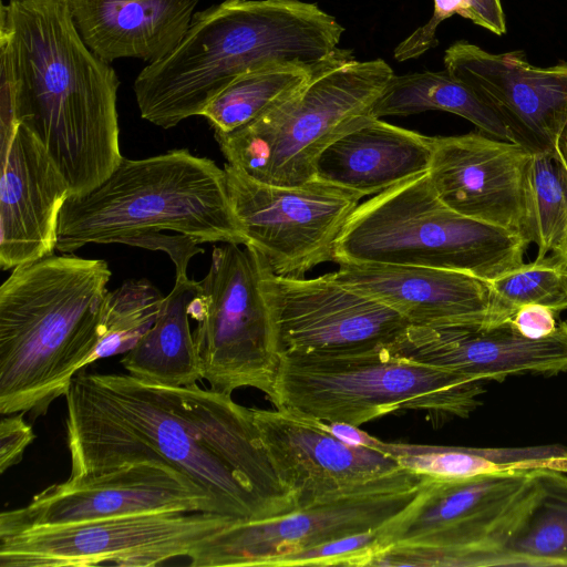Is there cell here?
I'll use <instances>...</instances> for the list:
<instances>
[{
	"label": "cell",
	"mask_w": 567,
	"mask_h": 567,
	"mask_svg": "<svg viewBox=\"0 0 567 567\" xmlns=\"http://www.w3.org/2000/svg\"><path fill=\"white\" fill-rule=\"evenodd\" d=\"M468 3V16L473 23L496 35L506 32L505 14L501 0H466Z\"/></svg>",
	"instance_id": "8d00e7d4"
},
{
	"label": "cell",
	"mask_w": 567,
	"mask_h": 567,
	"mask_svg": "<svg viewBox=\"0 0 567 567\" xmlns=\"http://www.w3.org/2000/svg\"><path fill=\"white\" fill-rule=\"evenodd\" d=\"M565 322L567 323V320Z\"/></svg>",
	"instance_id": "60d3db41"
},
{
	"label": "cell",
	"mask_w": 567,
	"mask_h": 567,
	"mask_svg": "<svg viewBox=\"0 0 567 567\" xmlns=\"http://www.w3.org/2000/svg\"><path fill=\"white\" fill-rule=\"evenodd\" d=\"M556 152L558 153L564 166L567 169V123L558 136L556 143Z\"/></svg>",
	"instance_id": "f35d334b"
},
{
	"label": "cell",
	"mask_w": 567,
	"mask_h": 567,
	"mask_svg": "<svg viewBox=\"0 0 567 567\" xmlns=\"http://www.w3.org/2000/svg\"><path fill=\"white\" fill-rule=\"evenodd\" d=\"M532 472L430 476L415 501L380 528L382 548L368 566L462 567L499 533L529 488Z\"/></svg>",
	"instance_id": "30bf717a"
},
{
	"label": "cell",
	"mask_w": 567,
	"mask_h": 567,
	"mask_svg": "<svg viewBox=\"0 0 567 567\" xmlns=\"http://www.w3.org/2000/svg\"><path fill=\"white\" fill-rule=\"evenodd\" d=\"M0 267L53 254L70 187L39 140L22 124L0 132Z\"/></svg>",
	"instance_id": "ffe728a7"
},
{
	"label": "cell",
	"mask_w": 567,
	"mask_h": 567,
	"mask_svg": "<svg viewBox=\"0 0 567 567\" xmlns=\"http://www.w3.org/2000/svg\"><path fill=\"white\" fill-rule=\"evenodd\" d=\"M199 0H69L74 25L101 60L153 63L184 38Z\"/></svg>",
	"instance_id": "603a6c76"
},
{
	"label": "cell",
	"mask_w": 567,
	"mask_h": 567,
	"mask_svg": "<svg viewBox=\"0 0 567 567\" xmlns=\"http://www.w3.org/2000/svg\"><path fill=\"white\" fill-rule=\"evenodd\" d=\"M567 566V475L540 468L499 533L463 567Z\"/></svg>",
	"instance_id": "cb8c5ba5"
},
{
	"label": "cell",
	"mask_w": 567,
	"mask_h": 567,
	"mask_svg": "<svg viewBox=\"0 0 567 567\" xmlns=\"http://www.w3.org/2000/svg\"><path fill=\"white\" fill-rule=\"evenodd\" d=\"M385 349L484 382L526 373L553 375L567 372V323L540 339L523 336L511 320L410 324Z\"/></svg>",
	"instance_id": "e0dca14e"
},
{
	"label": "cell",
	"mask_w": 567,
	"mask_h": 567,
	"mask_svg": "<svg viewBox=\"0 0 567 567\" xmlns=\"http://www.w3.org/2000/svg\"><path fill=\"white\" fill-rule=\"evenodd\" d=\"M458 14L465 19L468 16V3L466 0H434L432 18L422 27L417 28L411 35L403 40L394 50L396 61L415 59L437 44L435 32L440 23Z\"/></svg>",
	"instance_id": "d6a6232c"
},
{
	"label": "cell",
	"mask_w": 567,
	"mask_h": 567,
	"mask_svg": "<svg viewBox=\"0 0 567 567\" xmlns=\"http://www.w3.org/2000/svg\"><path fill=\"white\" fill-rule=\"evenodd\" d=\"M429 478L400 468L282 516L234 522L203 540L189 565L269 566L280 556L378 529L401 515Z\"/></svg>",
	"instance_id": "8fae6325"
},
{
	"label": "cell",
	"mask_w": 567,
	"mask_h": 567,
	"mask_svg": "<svg viewBox=\"0 0 567 567\" xmlns=\"http://www.w3.org/2000/svg\"><path fill=\"white\" fill-rule=\"evenodd\" d=\"M0 74V125L25 126L71 195L92 190L122 162L120 80L82 41L69 0L1 3Z\"/></svg>",
	"instance_id": "7a4b0ae2"
},
{
	"label": "cell",
	"mask_w": 567,
	"mask_h": 567,
	"mask_svg": "<svg viewBox=\"0 0 567 567\" xmlns=\"http://www.w3.org/2000/svg\"><path fill=\"white\" fill-rule=\"evenodd\" d=\"M394 75L382 59L357 61L346 50L313 71L286 101L228 133L214 132L227 163L248 176L292 187L315 179L320 154L371 115Z\"/></svg>",
	"instance_id": "ba28073f"
},
{
	"label": "cell",
	"mask_w": 567,
	"mask_h": 567,
	"mask_svg": "<svg viewBox=\"0 0 567 567\" xmlns=\"http://www.w3.org/2000/svg\"><path fill=\"white\" fill-rule=\"evenodd\" d=\"M551 252L567 266V226Z\"/></svg>",
	"instance_id": "ab89813d"
},
{
	"label": "cell",
	"mask_w": 567,
	"mask_h": 567,
	"mask_svg": "<svg viewBox=\"0 0 567 567\" xmlns=\"http://www.w3.org/2000/svg\"><path fill=\"white\" fill-rule=\"evenodd\" d=\"M226 186L245 236L279 276L301 278L334 261L337 241L362 196L312 179L292 187L259 182L226 163Z\"/></svg>",
	"instance_id": "4fadbf2b"
},
{
	"label": "cell",
	"mask_w": 567,
	"mask_h": 567,
	"mask_svg": "<svg viewBox=\"0 0 567 567\" xmlns=\"http://www.w3.org/2000/svg\"><path fill=\"white\" fill-rule=\"evenodd\" d=\"M343 32L334 17L302 0H225L196 11L177 47L135 78L141 117L172 128L246 73L317 69L346 51L338 48Z\"/></svg>",
	"instance_id": "3957f363"
},
{
	"label": "cell",
	"mask_w": 567,
	"mask_h": 567,
	"mask_svg": "<svg viewBox=\"0 0 567 567\" xmlns=\"http://www.w3.org/2000/svg\"><path fill=\"white\" fill-rule=\"evenodd\" d=\"M122 244L165 251L175 265L176 277L187 276L189 260L195 255L204 252V249L198 246L200 243L197 239L178 233L176 235H167L163 231H152L126 238Z\"/></svg>",
	"instance_id": "836d02e7"
},
{
	"label": "cell",
	"mask_w": 567,
	"mask_h": 567,
	"mask_svg": "<svg viewBox=\"0 0 567 567\" xmlns=\"http://www.w3.org/2000/svg\"><path fill=\"white\" fill-rule=\"evenodd\" d=\"M338 265L330 278L389 306L411 326L502 321L489 282L470 274L380 262Z\"/></svg>",
	"instance_id": "44dd1931"
},
{
	"label": "cell",
	"mask_w": 567,
	"mask_h": 567,
	"mask_svg": "<svg viewBox=\"0 0 567 567\" xmlns=\"http://www.w3.org/2000/svg\"><path fill=\"white\" fill-rule=\"evenodd\" d=\"M567 226V169L556 148L533 154L525 178V238L543 259L559 241Z\"/></svg>",
	"instance_id": "f546056e"
},
{
	"label": "cell",
	"mask_w": 567,
	"mask_h": 567,
	"mask_svg": "<svg viewBox=\"0 0 567 567\" xmlns=\"http://www.w3.org/2000/svg\"><path fill=\"white\" fill-rule=\"evenodd\" d=\"M111 278L103 259L51 254L12 269L0 287V413L44 415L97 342Z\"/></svg>",
	"instance_id": "277c9868"
},
{
	"label": "cell",
	"mask_w": 567,
	"mask_h": 567,
	"mask_svg": "<svg viewBox=\"0 0 567 567\" xmlns=\"http://www.w3.org/2000/svg\"><path fill=\"white\" fill-rule=\"evenodd\" d=\"M372 449L393 456L402 468L441 480L540 468L567 473V447L558 444L526 447H464L384 442Z\"/></svg>",
	"instance_id": "484cf974"
},
{
	"label": "cell",
	"mask_w": 567,
	"mask_h": 567,
	"mask_svg": "<svg viewBox=\"0 0 567 567\" xmlns=\"http://www.w3.org/2000/svg\"><path fill=\"white\" fill-rule=\"evenodd\" d=\"M497 315L511 320L526 305H542L557 316L567 309V266L551 254L501 275L489 281Z\"/></svg>",
	"instance_id": "4dcf8cb0"
},
{
	"label": "cell",
	"mask_w": 567,
	"mask_h": 567,
	"mask_svg": "<svg viewBox=\"0 0 567 567\" xmlns=\"http://www.w3.org/2000/svg\"><path fill=\"white\" fill-rule=\"evenodd\" d=\"M443 61L501 118L509 142L532 155L556 148L567 123V62L538 68L523 51L491 53L466 41L447 48Z\"/></svg>",
	"instance_id": "2e32d148"
},
{
	"label": "cell",
	"mask_w": 567,
	"mask_h": 567,
	"mask_svg": "<svg viewBox=\"0 0 567 567\" xmlns=\"http://www.w3.org/2000/svg\"><path fill=\"white\" fill-rule=\"evenodd\" d=\"M165 296L147 279H130L107 291L97 324V342L84 367L125 354L153 327Z\"/></svg>",
	"instance_id": "f1b7e54d"
},
{
	"label": "cell",
	"mask_w": 567,
	"mask_h": 567,
	"mask_svg": "<svg viewBox=\"0 0 567 567\" xmlns=\"http://www.w3.org/2000/svg\"><path fill=\"white\" fill-rule=\"evenodd\" d=\"M434 137L369 116L318 157L315 178L367 195L427 173Z\"/></svg>",
	"instance_id": "7402d4cb"
},
{
	"label": "cell",
	"mask_w": 567,
	"mask_h": 567,
	"mask_svg": "<svg viewBox=\"0 0 567 567\" xmlns=\"http://www.w3.org/2000/svg\"><path fill=\"white\" fill-rule=\"evenodd\" d=\"M483 382L419 363L385 348L343 355L279 358L271 403L277 409L355 426L390 413L423 412L433 424L467 417Z\"/></svg>",
	"instance_id": "8992f818"
},
{
	"label": "cell",
	"mask_w": 567,
	"mask_h": 567,
	"mask_svg": "<svg viewBox=\"0 0 567 567\" xmlns=\"http://www.w3.org/2000/svg\"><path fill=\"white\" fill-rule=\"evenodd\" d=\"M380 528L280 556L269 566H367L372 556L382 548Z\"/></svg>",
	"instance_id": "1f68e13d"
},
{
	"label": "cell",
	"mask_w": 567,
	"mask_h": 567,
	"mask_svg": "<svg viewBox=\"0 0 567 567\" xmlns=\"http://www.w3.org/2000/svg\"><path fill=\"white\" fill-rule=\"evenodd\" d=\"M425 111H445L473 123L478 131L509 142L495 112L463 81L444 71L393 75L375 102L371 115L408 116Z\"/></svg>",
	"instance_id": "4316f807"
},
{
	"label": "cell",
	"mask_w": 567,
	"mask_h": 567,
	"mask_svg": "<svg viewBox=\"0 0 567 567\" xmlns=\"http://www.w3.org/2000/svg\"><path fill=\"white\" fill-rule=\"evenodd\" d=\"M166 230L199 243L246 244L224 168L187 148L141 159L123 157L92 190L66 198L55 249L72 254L87 244H122Z\"/></svg>",
	"instance_id": "5b68a950"
},
{
	"label": "cell",
	"mask_w": 567,
	"mask_h": 567,
	"mask_svg": "<svg viewBox=\"0 0 567 567\" xmlns=\"http://www.w3.org/2000/svg\"><path fill=\"white\" fill-rule=\"evenodd\" d=\"M262 287L277 355H343L394 342L410 322L389 306L323 275H276L265 259Z\"/></svg>",
	"instance_id": "5bb4252c"
},
{
	"label": "cell",
	"mask_w": 567,
	"mask_h": 567,
	"mask_svg": "<svg viewBox=\"0 0 567 567\" xmlns=\"http://www.w3.org/2000/svg\"><path fill=\"white\" fill-rule=\"evenodd\" d=\"M528 244L450 209L425 173L359 205L337 241L334 262L440 268L489 282L522 265Z\"/></svg>",
	"instance_id": "52a82bcc"
},
{
	"label": "cell",
	"mask_w": 567,
	"mask_h": 567,
	"mask_svg": "<svg viewBox=\"0 0 567 567\" xmlns=\"http://www.w3.org/2000/svg\"><path fill=\"white\" fill-rule=\"evenodd\" d=\"M265 258L235 243L214 246L210 266L188 305L203 379L231 394L250 386L274 399L279 357L262 287Z\"/></svg>",
	"instance_id": "9c48e42d"
},
{
	"label": "cell",
	"mask_w": 567,
	"mask_h": 567,
	"mask_svg": "<svg viewBox=\"0 0 567 567\" xmlns=\"http://www.w3.org/2000/svg\"><path fill=\"white\" fill-rule=\"evenodd\" d=\"M321 423L326 430L331 432L333 435H336L343 442L352 445H362L371 447V444L374 440V436H371L370 434L360 430L359 426L355 425L323 421H321Z\"/></svg>",
	"instance_id": "74e56055"
},
{
	"label": "cell",
	"mask_w": 567,
	"mask_h": 567,
	"mask_svg": "<svg viewBox=\"0 0 567 567\" xmlns=\"http://www.w3.org/2000/svg\"><path fill=\"white\" fill-rule=\"evenodd\" d=\"M159 512L221 514L213 496L185 474L165 463L145 461L47 487L28 505L1 513L0 536Z\"/></svg>",
	"instance_id": "9a60e30c"
},
{
	"label": "cell",
	"mask_w": 567,
	"mask_h": 567,
	"mask_svg": "<svg viewBox=\"0 0 567 567\" xmlns=\"http://www.w3.org/2000/svg\"><path fill=\"white\" fill-rule=\"evenodd\" d=\"M530 156L520 145L481 131L435 136L427 175L450 209L525 238V178Z\"/></svg>",
	"instance_id": "d6986e66"
},
{
	"label": "cell",
	"mask_w": 567,
	"mask_h": 567,
	"mask_svg": "<svg viewBox=\"0 0 567 567\" xmlns=\"http://www.w3.org/2000/svg\"><path fill=\"white\" fill-rule=\"evenodd\" d=\"M317 69L274 65L246 73L219 92L200 116L209 122L214 132L237 130L286 101Z\"/></svg>",
	"instance_id": "83f0119b"
},
{
	"label": "cell",
	"mask_w": 567,
	"mask_h": 567,
	"mask_svg": "<svg viewBox=\"0 0 567 567\" xmlns=\"http://www.w3.org/2000/svg\"><path fill=\"white\" fill-rule=\"evenodd\" d=\"M25 412L3 414L0 421V472L21 462L25 449L35 439L30 424L24 420Z\"/></svg>",
	"instance_id": "e575fe53"
},
{
	"label": "cell",
	"mask_w": 567,
	"mask_h": 567,
	"mask_svg": "<svg viewBox=\"0 0 567 567\" xmlns=\"http://www.w3.org/2000/svg\"><path fill=\"white\" fill-rule=\"evenodd\" d=\"M197 291L198 281L175 277L155 323L121 359L127 373L167 386L190 385L203 379L188 321V305Z\"/></svg>",
	"instance_id": "d4e9b609"
},
{
	"label": "cell",
	"mask_w": 567,
	"mask_h": 567,
	"mask_svg": "<svg viewBox=\"0 0 567 567\" xmlns=\"http://www.w3.org/2000/svg\"><path fill=\"white\" fill-rule=\"evenodd\" d=\"M556 317L557 315L545 306L526 305L514 313L511 321L523 336L540 339L556 330Z\"/></svg>",
	"instance_id": "d590c367"
},
{
	"label": "cell",
	"mask_w": 567,
	"mask_h": 567,
	"mask_svg": "<svg viewBox=\"0 0 567 567\" xmlns=\"http://www.w3.org/2000/svg\"><path fill=\"white\" fill-rule=\"evenodd\" d=\"M70 478L136 462L182 472L238 520L297 509L262 444L251 409L196 383L167 386L130 373H76L64 394Z\"/></svg>",
	"instance_id": "6da1fadb"
},
{
	"label": "cell",
	"mask_w": 567,
	"mask_h": 567,
	"mask_svg": "<svg viewBox=\"0 0 567 567\" xmlns=\"http://www.w3.org/2000/svg\"><path fill=\"white\" fill-rule=\"evenodd\" d=\"M238 519L209 512H159L0 536V567L157 566L189 554Z\"/></svg>",
	"instance_id": "7c38bea8"
},
{
	"label": "cell",
	"mask_w": 567,
	"mask_h": 567,
	"mask_svg": "<svg viewBox=\"0 0 567 567\" xmlns=\"http://www.w3.org/2000/svg\"><path fill=\"white\" fill-rule=\"evenodd\" d=\"M257 430L297 508L347 493L402 468L379 450L343 442L319 420L286 409H251Z\"/></svg>",
	"instance_id": "ac0fdd59"
}]
</instances>
